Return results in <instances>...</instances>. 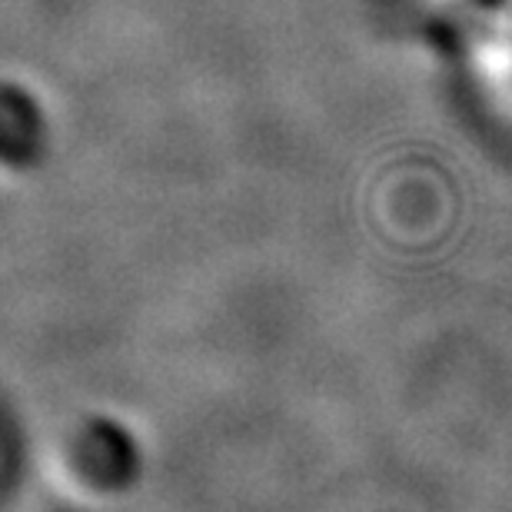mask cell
<instances>
[{
    "mask_svg": "<svg viewBox=\"0 0 512 512\" xmlns=\"http://www.w3.org/2000/svg\"><path fill=\"white\" fill-rule=\"evenodd\" d=\"M74 463L90 486L114 493V489H127L140 476V449L124 423L90 419L74 439Z\"/></svg>",
    "mask_w": 512,
    "mask_h": 512,
    "instance_id": "obj_2",
    "label": "cell"
},
{
    "mask_svg": "<svg viewBox=\"0 0 512 512\" xmlns=\"http://www.w3.org/2000/svg\"><path fill=\"white\" fill-rule=\"evenodd\" d=\"M50 153V117L40 97L17 80H0V167L27 173Z\"/></svg>",
    "mask_w": 512,
    "mask_h": 512,
    "instance_id": "obj_1",
    "label": "cell"
}]
</instances>
